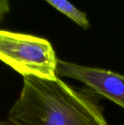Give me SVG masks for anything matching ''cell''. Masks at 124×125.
<instances>
[{"label": "cell", "mask_w": 124, "mask_h": 125, "mask_svg": "<svg viewBox=\"0 0 124 125\" xmlns=\"http://www.w3.org/2000/svg\"><path fill=\"white\" fill-rule=\"evenodd\" d=\"M3 18H4V16H1V15H0V22H1V21H2Z\"/></svg>", "instance_id": "obj_6"}, {"label": "cell", "mask_w": 124, "mask_h": 125, "mask_svg": "<svg viewBox=\"0 0 124 125\" xmlns=\"http://www.w3.org/2000/svg\"><path fill=\"white\" fill-rule=\"evenodd\" d=\"M0 60L23 78H57L58 59L44 38L0 29Z\"/></svg>", "instance_id": "obj_2"}, {"label": "cell", "mask_w": 124, "mask_h": 125, "mask_svg": "<svg viewBox=\"0 0 124 125\" xmlns=\"http://www.w3.org/2000/svg\"><path fill=\"white\" fill-rule=\"evenodd\" d=\"M10 10V2L7 0H0V15L4 16Z\"/></svg>", "instance_id": "obj_5"}, {"label": "cell", "mask_w": 124, "mask_h": 125, "mask_svg": "<svg viewBox=\"0 0 124 125\" xmlns=\"http://www.w3.org/2000/svg\"><path fill=\"white\" fill-rule=\"evenodd\" d=\"M46 1L83 29H87L90 27V23L86 14L79 10L70 2L66 0H47Z\"/></svg>", "instance_id": "obj_4"}, {"label": "cell", "mask_w": 124, "mask_h": 125, "mask_svg": "<svg viewBox=\"0 0 124 125\" xmlns=\"http://www.w3.org/2000/svg\"><path fill=\"white\" fill-rule=\"evenodd\" d=\"M0 125H108L98 105L57 77H24L19 97Z\"/></svg>", "instance_id": "obj_1"}, {"label": "cell", "mask_w": 124, "mask_h": 125, "mask_svg": "<svg viewBox=\"0 0 124 125\" xmlns=\"http://www.w3.org/2000/svg\"><path fill=\"white\" fill-rule=\"evenodd\" d=\"M57 75L77 80L124 108V75L58 59Z\"/></svg>", "instance_id": "obj_3"}]
</instances>
